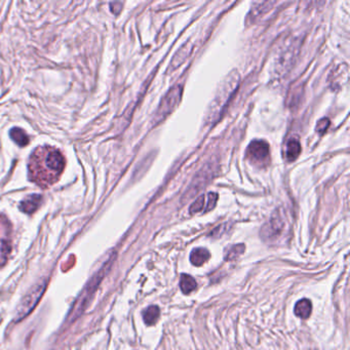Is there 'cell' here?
Here are the masks:
<instances>
[{
	"instance_id": "18",
	"label": "cell",
	"mask_w": 350,
	"mask_h": 350,
	"mask_svg": "<svg viewBox=\"0 0 350 350\" xmlns=\"http://www.w3.org/2000/svg\"><path fill=\"white\" fill-rule=\"evenodd\" d=\"M206 196H207L206 212H209V211H212L215 208V206L217 204V201H218V194L215 193V192H210Z\"/></svg>"
},
{
	"instance_id": "10",
	"label": "cell",
	"mask_w": 350,
	"mask_h": 350,
	"mask_svg": "<svg viewBox=\"0 0 350 350\" xmlns=\"http://www.w3.org/2000/svg\"><path fill=\"white\" fill-rule=\"evenodd\" d=\"M312 311V304L310 302V300L308 299H302L298 301L295 305L294 312L298 316V318H301L303 320L308 319Z\"/></svg>"
},
{
	"instance_id": "3",
	"label": "cell",
	"mask_w": 350,
	"mask_h": 350,
	"mask_svg": "<svg viewBox=\"0 0 350 350\" xmlns=\"http://www.w3.org/2000/svg\"><path fill=\"white\" fill-rule=\"evenodd\" d=\"M46 286H47V282L42 280L33 287L26 294V296L21 300L18 307H16V313L14 315L15 323H19L25 318H27V316L32 312V310L36 307L40 298L44 294Z\"/></svg>"
},
{
	"instance_id": "19",
	"label": "cell",
	"mask_w": 350,
	"mask_h": 350,
	"mask_svg": "<svg viewBox=\"0 0 350 350\" xmlns=\"http://www.w3.org/2000/svg\"><path fill=\"white\" fill-rule=\"evenodd\" d=\"M330 119L329 118H322L321 120H319L318 121V124H316V126H315V130H316V132H319V134H321V135H323V134H325V132H326V130L329 128V126H330Z\"/></svg>"
},
{
	"instance_id": "11",
	"label": "cell",
	"mask_w": 350,
	"mask_h": 350,
	"mask_svg": "<svg viewBox=\"0 0 350 350\" xmlns=\"http://www.w3.org/2000/svg\"><path fill=\"white\" fill-rule=\"evenodd\" d=\"M301 153V145L296 139H291L286 146V158L288 161H295Z\"/></svg>"
},
{
	"instance_id": "4",
	"label": "cell",
	"mask_w": 350,
	"mask_h": 350,
	"mask_svg": "<svg viewBox=\"0 0 350 350\" xmlns=\"http://www.w3.org/2000/svg\"><path fill=\"white\" fill-rule=\"evenodd\" d=\"M183 94V88L181 85L174 86L166 95L161 99V101L158 105L157 111L155 113L154 122L158 124L163 121L168 116L176 109V107L180 104Z\"/></svg>"
},
{
	"instance_id": "2",
	"label": "cell",
	"mask_w": 350,
	"mask_h": 350,
	"mask_svg": "<svg viewBox=\"0 0 350 350\" xmlns=\"http://www.w3.org/2000/svg\"><path fill=\"white\" fill-rule=\"evenodd\" d=\"M238 85L239 74L236 70H233L222 81L218 92H217L213 102L209 107V110L206 114V122L208 124L214 123L216 120L219 119L227 102L237 89Z\"/></svg>"
},
{
	"instance_id": "12",
	"label": "cell",
	"mask_w": 350,
	"mask_h": 350,
	"mask_svg": "<svg viewBox=\"0 0 350 350\" xmlns=\"http://www.w3.org/2000/svg\"><path fill=\"white\" fill-rule=\"evenodd\" d=\"M272 4H274V2H267V1H265V2H255L253 4V7H252L251 11H249V13L247 15L248 19L251 20V22H254L257 18H259L260 15H262L263 13H265L266 11H267Z\"/></svg>"
},
{
	"instance_id": "8",
	"label": "cell",
	"mask_w": 350,
	"mask_h": 350,
	"mask_svg": "<svg viewBox=\"0 0 350 350\" xmlns=\"http://www.w3.org/2000/svg\"><path fill=\"white\" fill-rule=\"evenodd\" d=\"M211 257L210 252L207 248L204 247H196L190 254V262L196 266V267H201L206 262L209 261Z\"/></svg>"
},
{
	"instance_id": "7",
	"label": "cell",
	"mask_w": 350,
	"mask_h": 350,
	"mask_svg": "<svg viewBox=\"0 0 350 350\" xmlns=\"http://www.w3.org/2000/svg\"><path fill=\"white\" fill-rule=\"evenodd\" d=\"M42 197L39 194H33L28 197H26L24 201L20 204V210L23 213H26L28 215H31L34 212H36L41 204Z\"/></svg>"
},
{
	"instance_id": "15",
	"label": "cell",
	"mask_w": 350,
	"mask_h": 350,
	"mask_svg": "<svg viewBox=\"0 0 350 350\" xmlns=\"http://www.w3.org/2000/svg\"><path fill=\"white\" fill-rule=\"evenodd\" d=\"M10 138L14 143L18 144L20 147H25L29 144V137L26 132L19 127H13L10 130Z\"/></svg>"
},
{
	"instance_id": "16",
	"label": "cell",
	"mask_w": 350,
	"mask_h": 350,
	"mask_svg": "<svg viewBox=\"0 0 350 350\" xmlns=\"http://www.w3.org/2000/svg\"><path fill=\"white\" fill-rule=\"evenodd\" d=\"M244 244L242 243H239V244H235V245H232L230 246L229 248L226 249V252H225V260L227 261H232V260H235L237 259L240 255L243 254L244 252Z\"/></svg>"
},
{
	"instance_id": "13",
	"label": "cell",
	"mask_w": 350,
	"mask_h": 350,
	"mask_svg": "<svg viewBox=\"0 0 350 350\" xmlns=\"http://www.w3.org/2000/svg\"><path fill=\"white\" fill-rule=\"evenodd\" d=\"M197 287L196 280L188 275V274H182L180 279V289L184 294H190L193 292Z\"/></svg>"
},
{
	"instance_id": "6",
	"label": "cell",
	"mask_w": 350,
	"mask_h": 350,
	"mask_svg": "<svg viewBox=\"0 0 350 350\" xmlns=\"http://www.w3.org/2000/svg\"><path fill=\"white\" fill-rule=\"evenodd\" d=\"M245 154L246 158L253 164L263 168L268 164L270 159L269 144L264 140H254L248 144Z\"/></svg>"
},
{
	"instance_id": "9",
	"label": "cell",
	"mask_w": 350,
	"mask_h": 350,
	"mask_svg": "<svg viewBox=\"0 0 350 350\" xmlns=\"http://www.w3.org/2000/svg\"><path fill=\"white\" fill-rule=\"evenodd\" d=\"M191 51H192V47L190 46L189 43L183 45L176 53V55L174 56V58L172 60L171 70H175L176 68L180 67V65L189 57V55L191 54Z\"/></svg>"
},
{
	"instance_id": "14",
	"label": "cell",
	"mask_w": 350,
	"mask_h": 350,
	"mask_svg": "<svg viewBox=\"0 0 350 350\" xmlns=\"http://www.w3.org/2000/svg\"><path fill=\"white\" fill-rule=\"evenodd\" d=\"M159 315H160V310L157 306H149L143 312V319L146 325L152 326L156 324V322L159 319Z\"/></svg>"
},
{
	"instance_id": "17",
	"label": "cell",
	"mask_w": 350,
	"mask_h": 350,
	"mask_svg": "<svg viewBox=\"0 0 350 350\" xmlns=\"http://www.w3.org/2000/svg\"><path fill=\"white\" fill-rule=\"evenodd\" d=\"M206 208H207V196L206 195H202L195 199V202L191 205L189 212L191 214H196L199 212H206Z\"/></svg>"
},
{
	"instance_id": "5",
	"label": "cell",
	"mask_w": 350,
	"mask_h": 350,
	"mask_svg": "<svg viewBox=\"0 0 350 350\" xmlns=\"http://www.w3.org/2000/svg\"><path fill=\"white\" fill-rule=\"evenodd\" d=\"M109 266H110V262H107L103 266V268L99 271V273L94 275L92 280L87 285L85 291H82V294L77 299L76 304L74 305V307L72 309V312L69 315L70 318H72V320H76L78 316L82 313V311L86 309V306L89 303L92 295L96 292V289L98 288V286L100 285V282H101L102 278L104 277L105 271L107 270V267H109Z\"/></svg>"
},
{
	"instance_id": "1",
	"label": "cell",
	"mask_w": 350,
	"mask_h": 350,
	"mask_svg": "<svg viewBox=\"0 0 350 350\" xmlns=\"http://www.w3.org/2000/svg\"><path fill=\"white\" fill-rule=\"evenodd\" d=\"M66 159L59 149L40 146L32 152L28 162V178L45 189L57 183L65 170Z\"/></svg>"
}]
</instances>
